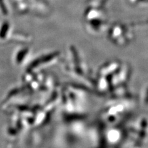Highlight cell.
I'll list each match as a JSON object with an SVG mask.
<instances>
[{
	"label": "cell",
	"mask_w": 148,
	"mask_h": 148,
	"mask_svg": "<svg viewBox=\"0 0 148 148\" xmlns=\"http://www.w3.org/2000/svg\"><path fill=\"white\" fill-rule=\"evenodd\" d=\"M28 52V49H24L21 50V51L18 52L17 56V62H21L22 61V60L24 59V57L25 56L26 54Z\"/></svg>",
	"instance_id": "cell-1"
},
{
	"label": "cell",
	"mask_w": 148,
	"mask_h": 148,
	"mask_svg": "<svg viewBox=\"0 0 148 148\" xmlns=\"http://www.w3.org/2000/svg\"><path fill=\"white\" fill-rule=\"evenodd\" d=\"M8 27H9L8 24H7V23L4 24L3 26L1 28V32H0V38H4V37L6 36V33H7L8 30Z\"/></svg>",
	"instance_id": "cell-2"
},
{
	"label": "cell",
	"mask_w": 148,
	"mask_h": 148,
	"mask_svg": "<svg viewBox=\"0 0 148 148\" xmlns=\"http://www.w3.org/2000/svg\"><path fill=\"white\" fill-rule=\"evenodd\" d=\"M18 92V90H12L11 92V93H9V96H14V95H16V93H17V92Z\"/></svg>",
	"instance_id": "cell-3"
}]
</instances>
